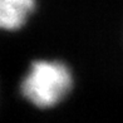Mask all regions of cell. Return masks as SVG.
Listing matches in <instances>:
<instances>
[{"label": "cell", "mask_w": 123, "mask_h": 123, "mask_svg": "<svg viewBox=\"0 0 123 123\" xmlns=\"http://www.w3.org/2000/svg\"><path fill=\"white\" fill-rule=\"evenodd\" d=\"M70 73L59 62L39 60L31 64L21 83L24 97L40 108L52 107L69 92Z\"/></svg>", "instance_id": "1"}, {"label": "cell", "mask_w": 123, "mask_h": 123, "mask_svg": "<svg viewBox=\"0 0 123 123\" xmlns=\"http://www.w3.org/2000/svg\"><path fill=\"white\" fill-rule=\"evenodd\" d=\"M34 8V0H0V25L15 30L24 24Z\"/></svg>", "instance_id": "2"}]
</instances>
